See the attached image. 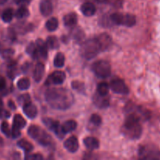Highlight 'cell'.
Masks as SVG:
<instances>
[{"mask_svg": "<svg viewBox=\"0 0 160 160\" xmlns=\"http://www.w3.org/2000/svg\"><path fill=\"white\" fill-rule=\"evenodd\" d=\"M45 98L52 108L65 110L72 106L74 96L71 92L62 88H53L45 92Z\"/></svg>", "mask_w": 160, "mask_h": 160, "instance_id": "obj_1", "label": "cell"}, {"mask_svg": "<svg viewBox=\"0 0 160 160\" xmlns=\"http://www.w3.org/2000/svg\"><path fill=\"white\" fill-rule=\"evenodd\" d=\"M140 118L133 113H128L122 127V133L130 139H138L142 134Z\"/></svg>", "mask_w": 160, "mask_h": 160, "instance_id": "obj_2", "label": "cell"}, {"mask_svg": "<svg viewBox=\"0 0 160 160\" xmlns=\"http://www.w3.org/2000/svg\"><path fill=\"white\" fill-rule=\"evenodd\" d=\"M100 52H101V50H100V47L97 38H91L86 40V42L82 44L81 49H80L82 56L87 60L92 59L93 58L97 56V55Z\"/></svg>", "mask_w": 160, "mask_h": 160, "instance_id": "obj_3", "label": "cell"}, {"mask_svg": "<svg viewBox=\"0 0 160 160\" xmlns=\"http://www.w3.org/2000/svg\"><path fill=\"white\" fill-rule=\"evenodd\" d=\"M28 134L31 138L36 140L43 146H49L53 142L52 138L45 131L35 125H31V127H29Z\"/></svg>", "mask_w": 160, "mask_h": 160, "instance_id": "obj_4", "label": "cell"}, {"mask_svg": "<svg viewBox=\"0 0 160 160\" xmlns=\"http://www.w3.org/2000/svg\"><path fill=\"white\" fill-rule=\"evenodd\" d=\"M111 21L118 25L125 27H133L136 24V17L132 14L115 12L110 17Z\"/></svg>", "mask_w": 160, "mask_h": 160, "instance_id": "obj_5", "label": "cell"}, {"mask_svg": "<svg viewBox=\"0 0 160 160\" xmlns=\"http://www.w3.org/2000/svg\"><path fill=\"white\" fill-rule=\"evenodd\" d=\"M92 70L98 78H107L111 74V64L106 60L97 61L93 63Z\"/></svg>", "mask_w": 160, "mask_h": 160, "instance_id": "obj_6", "label": "cell"}, {"mask_svg": "<svg viewBox=\"0 0 160 160\" xmlns=\"http://www.w3.org/2000/svg\"><path fill=\"white\" fill-rule=\"evenodd\" d=\"M138 156L141 159L155 160L160 159V152L152 145H144L139 148Z\"/></svg>", "mask_w": 160, "mask_h": 160, "instance_id": "obj_7", "label": "cell"}, {"mask_svg": "<svg viewBox=\"0 0 160 160\" xmlns=\"http://www.w3.org/2000/svg\"><path fill=\"white\" fill-rule=\"evenodd\" d=\"M42 122L50 131L54 132L59 138H63L64 137L65 133L63 131L62 128L60 125L59 122L50 118H43L42 119Z\"/></svg>", "mask_w": 160, "mask_h": 160, "instance_id": "obj_8", "label": "cell"}, {"mask_svg": "<svg viewBox=\"0 0 160 160\" xmlns=\"http://www.w3.org/2000/svg\"><path fill=\"white\" fill-rule=\"evenodd\" d=\"M110 88L113 92L121 95H126L129 93V88L122 80L115 78L111 81L109 85Z\"/></svg>", "mask_w": 160, "mask_h": 160, "instance_id": "obj_9", "label": "cell"}, {"mask_svg": "<svg viewBox=\"0 0 160 160\" xmlns=\"http://www.w3.org/2000/svg\"><path fill=\"white\" fill-rule=\"evenodd\" d=\"M66 78L65 73L63 71H55L48 77L45 81L46 85H50V84H61L64 81Z\"/></svg>", "mask_w": 160, "mask_h": 160, "instance_id": "obj_10", "label": "cell"}, {"mask_svg": "<svg viewBox=\"0 0 160 160\" xmlns=\"http://www.w3.org/2000/svg\"><path fill=\"white\" fill-rule=\"evenodd\" d=\"M96 38L98 42L101 51H105V50L108 49L111 47V43H112L111 38L110 37L109 34H106V33H103V34H100Z\"/></svg>", "mask_w": 160, "mask_h": 160, "instance_id": "obj_11", "label": "cell"}, {"mask_svg": "<svg viewBox=\"0 0 160 160\" xmlns=\"http://www.w3.org/2000/svg\"><path fill=\"white\" fill-rule=\"evenodd\" d=\"M64 146L69 152L74 153L78 149V141L75 137H70L64 142Z\"/></svg>", "mask_w": 160, "mask_h": 160, "instance_id": "obj_12", "label": "cell"}, {"mask_svg": "<svg viewBox=\"0 0 160 160\" xmlns=\"http://www.w3.org/2000/svg\"><path fill=\"white\" fill-rule=\"evenodd\" d=\"M93 101L94 104L100 109H104L109 106V99L106 98V95H99L98 93L94 95L93 98Z\"/></svg>", "mask_w": 160, "mask_h": 160, "instance_id": "obj_13", "label": "cell"}, {"mask_svg": "<svg viewBox=\"0 0 160 160\" xmlns=\"http://www.w3.org/2000/svg\"><path fill=\"white\" fill-rule=\"evenodd\" d=\"M40 12L44 17H48L53 12V5L50 0H42L39 6Z\"/></svg>", "mask_w": 160, "mask_h": 160, "instance_id": "obj_14", "label": "cell"}, {"mask_svg": "<svg viewBox=\"0 0 160 160\" xmlns=\"http://www.w3.org/2000/svg\"><path fill=\"white\" fill-rule=\"evenodd\" d=\"M23 111L25 115L30 119H34L37 116L38 110L35 105L31 102H28L23 106Z\"/></svg>", "mask_w": 160, "mask_h": 160, "instance_id": "obj_15", "label": "cell"}, {"mask_svg": "<svg viewBox=\"0 0 160 160\" xmlns=\"http://www.w3.org/2000/svg\"><path fill=\"white\" fill-rule=\"evenodd\" d=\"M36 47H37L38 52H39V56L43 59H46L47 54H48V47L46 43L42 39H37L35 42Z\"/></svg>", "mask_w": 160, "mask_h": 160, "instance_id": "obj_16", "label": "cell"}, {"mask_svg": "<svg viewBox=\"0 0 160 160\" xmlns=\"http://www.w3.org/2000/svg\"><path fill=\"white\" fill-rule=\"evenodd\" d=\"M81 11L86 17H92L96 12V7L92 2H85L82 5Z\"/></svg>", "mask_w": 160, "mask_h": 160, "instance_id": "obj_17", "label": "cell"}, {"mask_svg": "<svg viewBox=\"0 0 160 160\" xmlns=\"http://www.w3.org/2000/svg\"><path fill=\"white\" fill-rule=\"evenodd\" d=\"M44 71H45V67L42 62H39L36 64V66L35 67L34 72H33V78L36 82L41 81L44 75Z\"/></svg>", "mask_w": 160, "mask_h": 160, "instance_id": "obj_18", "label": "cell"}, {"mask_svg": "<svg viewBox=\"0 0 160 160\" xmlns=\"http://www.w3.org/2000/svg\"><path fill=\"white\" fill-rule=\"evenodd\" d=\"M83 143H84V145L88 149L90 150L97 149L99 148V146H100L99 141L96 138L93 137H87L86 138H84Z\"/></svg>", "mask_w": 160, "mask_h": 160, "instance_id": "obj_19", "label": "cell"}, {"mask_svg": "<svg viewBox=\"0 0 160 160\" xmlns=\"http://www.w3.org/2000/svg\"><path fill=\"white\" fill-rule=\"evenodd\" d=\"M64 23L65 26L67 27H73L75 26L78 21V17H77V14L75 12H69V13L66 14L64 17Z\"/></svg>", "mask_w": 160, "mask_h": 160, "instance_id": "obj_20", "label": "cell"}, {"mask_svg": "<svg viewBox=\"0 0 160 160\" xmlns=\"http://www.w3.org/2000/svg\"><path fill=\"white\" fill-rule=\"evenodd\" d=\"M25 126H26V120L23 118V117L21 115L17 114V115L14 116L12 128L20 130L24 128Z\"/></svg>", "mask_w": 160, "mask_h": 160, "instance_id": "obj_21", "label": "cell"}, {"mask_svg": "<svg viewBox=\"0 0 160 160\" xmlns=\"http://www.w3.org/2000/svg\"><path fill=\"white\" fill-rule=\"evenodd\" d=\"M61 128H62L63 131L65 134H67V133L72 132V131L76 129L77 123L75 120H67L61 126Z\"/></svg>", "mask_w": 160, "mask_h": 160, "instance_id": "obj_22", "label": "cell"}, {"mask_svg": "<svg viewBox=\"0 0 160 160\" xmlns=\"http://www.w3.org/2000/svg\"><path fill=\"white\" fill-rule=\"evenodd\" d=\"M26 52L29 56H31L33 59H39L40 58L38 52L36 45L34 43H30L26 48Z\"/></svg>", "mask_w": 160, "mask_h": 160, "instance_id": "obj_23", "label": "cell"}, {"mask_svg": "<svg viewBox=\"0 0 160 160\" xmlns=\"http://www.w3.org/2000/svg\"><path fill=\"white\" fill-rule=\"evenodd\" d=\"M46 43L47 47L50 49H57L60 46V43L58 39L56 37H53V36H50L46 38Z\"/></svg>", "mask_w": 160, "mask_h": 160, "instance_id": "obj_24", "label": "cell"}, {"mask_svg": "<svg viewBox=\"0 0 160 160\" xmlns=\"http://www.w3.org/2000/svg\"><path fill=\"white\" fill-rule=\"evenodd\" d=\"M17 145L27 153L30 152L33 150V145L30 142H28L26 139H21L19 141Z\"/></svg>", "mask_w": 160, "mask_h": 160, "instance_id": "obj_25", "label": "cell"}, {"mask_svg": "<svg viewBox=\"0 0 160 160\" xmlns=\"http://www.w3.org/2000/svg\"><path fill=\"white\" fill-rule=\"evenodd\" d=\"M45 28L49 31H56V28H58V20L55 17L49 19L45 23Z\"/></svg>", "mask_w": 160, "mask_h": 160, "instance_id": "obj_26", "label": "cell"}, {"mask_svg": "<svg viewBox=\"0 0 160 160\" xmlns=\"http://www.w3.org/2000/svg\"><path fill=\"white\" fill-rule=\"evenodd\" d=\"M64 62H65V57H64V54L61 52H58L54 58V62H53L54 66L57 68H61L64 67Z\"/></svg>", "mask_w": 160, "mask_h": 160, "instance_id": "obj_27", "label": "cell"}, {"mask_svg": "<svg viewBox=\"0 0 160 160\" xmlns=\"http://www.w3.org/2000/svg\"><path fill=\"white\" fill-rule=\"evenodd\" d=\"M109 85L107 84L106 82H101L97 85V93L100 95H107L108 94V92H109Z\"/></svg>", "mask_w": 160, "mask_h": 160, "instance_id": "obj_28", "label": "cell"}, {"mask_svg": "<svg viewBox=\"0 0 160 160\" xmlns=\"http://www.w3.org/2000/svg\"><path fill=\"white\" fill-rule=\"evenodd\" d=\"M13 17V11L10 8L6 9L2 14V19L5 23H9Z\"/></svg>", "mask_w": 160, "mask_h": 160, "instance_id": "obj_29", "label": "cell"}, {"mask_svg": "<svg viewBox=\"0 0 160 160\" xmlns=\"http://www.w3.org/2000/svg\"><path fill=\"white\" fill-rule=\"evenodd\" d=\"M29 16V11L24 6H21V7L19 8L15 12V17L17 19H23L26 18Z\"/></svg>", "mask_w": 160, "mask_h": 160, "instance_id": "obj_30", "label": "cell"}, {"mask_svg": "<svg viewBox=\"0 0 160 160\" xmlns=\"http://www.w3.org/2000/svg\"><path fill=\"white\" fill-rule=\"evenodd\" d=\"M30 85H31V83L28 78H21L17 81V87L20 90H28L30 88Z\"/></svg>", "mask_w": 160, "mask_h": 160, "instance_id": "obj_31", "label": "cell"}, {"mask_svg": "<svg viewBox=\"0 0 160 160\" xmlns=\"http://www.w3.org/2000/svg\"><path fill=\"white\" fill-rule=\"evenodd\" d=\"M71 34H72V36L73 37V38L78 41V42L83 40L85 37L84 33H83V31L80 28H75L74 30H72Z\"/></svg>", "mask_w": 160, "mask_h": 160, "instance_id": "obj_32", "label": "cell"}, {"mask_svg": "<svg viewBox=\"0 0 160 160\" xmlns=\"http://www.w3.org/2000/svg\"><path fill=\"white\" fill-rule=\"evenodd\" d=\"M72 88L75 89V91H77L78 93H84L85 85L83 83L80 82V81H72Z\"/></svg>", "mask_w": 160, "mask_h": 160, "instance_id": "obj_33", "label": "cell"}, {"mask_svg": "<svg viewBox=\"0 0 160 160\" xmlns=\"http://www.w3.org/2000/svg\"><path fill=\"white\" fill-rule=\"evenodd\" d=\"M1 131L6 137H11V129L6 122H3L1 124Z\"/></svg>", "mask_w": 160, "mask_h": 160, "instance_id": "obj_34", "label": "cell"}, {"mask_svg": "<svg viewBox=\"0 0 160 160\" xmlns=\"http://www.w3.org/2000/svg\"><path fill=\"white\" fill-rule=\"evenodd\" d=\"M90 123L96 127H99L101 124V118L97 114H93L90 117Z\"/></svg>", "mask_w": 160, "mask_h": 160, "instance_id": "obj_35", "label": "cell"}, {"mask_svg": "<svg viewBox=\"0 0 160 160\" xmlns=\"http://www.w3.org/2000/svg\"><path fill=\"white\" fill-rule=\"evenodd\" d=\"M18 101L20 104L24 105L27 104L28 102H31V98H30V95L28 94H24V95H20L18 98Z\"/></svg>", "mask_w": 160, "mask_h": 160, "instance_id": "obj_36", "label": "cell"}, {"mask_svg": "<svg viewBox=\"0 0 160 160\" xmlns=\"http://www.w3.org/2000/svg\"><path fill=\"white\" fill-rule=\"evenodd\" d=\"M16 75V63L13 62V63L9 64L8 67V76L10 78H13Z\"/></svg>", "mask_w": 160, "mask_h": 160, "instance_id": "obj_37", "label": "cell"}, {"mask_svg": "<svg viewBox=\"0 0 160 160\" xmlns=\"http://www.w3.org/2000/svg\"><path fill=\"white\" fill-rule=\"evenodd\" d=\"M105 2L116 8H120L122 5V0H106Z\"/></svg>", "mask_w": 160, "mask_h": 160, "instance_id": "obj_38", "label": "cell"}, {"mask_svg": "<svg viewBox=\"0 0 160 160\" xmlns=\"http://www.w3.org/2000/svg\"><path fill=\"white\" fill-rule=\"evenodd\" d=\"M14 54V50L13 49H11V48H8V49L4 50L2 53L3 55V57L4 59H10Z\"/></svg>", "mask_w": 160, "mask_h": 160, "instance_id": "obj_39", "label": "cell"}, {"mask_svg": "<svg viewBox=\"0 0 160 160\" xmlns=\"http://www.w3.org/2000/svg\"><path fill=\"white\" fill-rule=\"evenodd\" d=\"M25 159L28 160H42L43 159L42 156L40 154H28L25 156Z\"/></svg>", "mask_w": 160, "mask_h": 160, "instance_id": "obj_40", "label": "cell"}, {"mask_svg": "<svg viewBox=\"0 0 160 160\" xmlns=\"http://www.w3.org/2000/svg\"><path fill=\"white\" fill-rule=\"evenodd\" d=\"M6 87V80L3 78L0 77V91H3Z\"/></svg>", "mask_w": 160, "mask_h": 160, "instance_id": "obj_41", "label": "cell"}, {"mask_svg": "<svg viewBox=\"0 0 160 160\" xmlns=\"http://www.w3.org/2000/svg\"><path fill=\"white\" fill-rule=\"evenodd\" d=\"M9 108H11L12 109H16L15 105H14V103L12 101H9Z\"/></svg>", "mask_w": 160, "mask_h": 160, "instance_id": "obj_42", "label": "cell"}, {"mask_svg": "<svg viewBox=\"0 0 160 160\" xmlns=\"http://www.w3.org/2000/svg\"><path fill=\"white\" fill-rule=\"evenodd\" d=\"M14 1H15L16 3H17V4H19V3L23 2L26 1V0H14Z\"/></svg>", "mask_w": 160, "mask_h": 160, "instance_id": "obj_43", "label": "cell"}, {"mask_svg": "<svg viewBox=\"0 0 160 160\" xmlns=\"http://www.w3.org/2000/svg\"><path fill=\"white\" fill-rule=\"evenodd\" d=\"M7 0H0V5H3L6 2Z\"/></svg>", "mask_w": 160, "mask_h": 160, "instance_id": "obj_44", "label": "cell"}, {"mask_svg": "<svg viewBox=\"0 0 160 160\" xmlns=\"http://www.w3.org/2000/svg\"><path fill=\"white\" fill-rule=\"evenodd\" d=\"M3 138L0 137V147L3 146Z\"/></svg>", "mask_w": 160, "mask_h": 160, "instance_id": "obj_45", "label": "cell"}, {"mask_svg": "<svg viewBox=\"0 0 160 160\" xmlns=\"http://www.w3.org/2000/svg\"><path fill=\"white\" fill-rule=\"evenodd\" d=\"M1 49H2V46H1V44H0V52H1Z\"/></svg>", "mask_w": 160, "mask_h": 160, "instance_id": "obj_46", "label": "cell"}]
</instances>
